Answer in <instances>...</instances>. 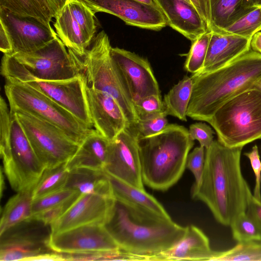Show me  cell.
Instances as JSON below:
<instances>
[{"mask_svg": "<svg viewBox=\"0 0 261 261\" xmlns=\"http://www.w3.org/2000/svg\"><path fill=\"white\" fill-rule=\"evenodd\" d=\"M111 48L108 36L101 31L94 37L84 55H77L79 64L87 86L113 97L122 108L129 125L135 126L139 118L111 57Z\"/></svg>", "mask_w": 261, "mask_h": 261, "instance_id": "8992f818", "label": "cell"}, {"mask_svg": "<svg viewBox=\"0 0 261 261\" xmlns=\"http://www.w3.org/2000/svg\"><path fill=\"white\" fill-rule=\"evenodd\" d=\"M138 118L165 111L161 95L146 96L134 103Z\"/></svg>", "mask_w": 261, "mask_h": 261, "instance_id": "f35d334b", "label": "cell"}, {"mask_svg": "<svg viewBox=\"0 0 261 261\" xmlns=\"http://www.w3.org/2000/svg\"><path fill=\"white\" fill-rule=\"evenodd\" d=\"M213 1V0H211V2L212 1Z\"/></svg>", "mask_w": 261, "mask_h": 261, "instance_id": "9f6ffc18", "label": "cell"}, {"mask_svg": "<svg viewBox=\"0 0 261 261\" xmlns=\"http://www.w3.org/2000/svg\"><path fill=\"white\" fill-rule=\"evenodd\" d=\"M111 55L134 104L146 96L161 95L146 58L117 47H112Z\"/></svg>", "mask_w": 261, "mask_h": 261, "instance_id": "5bb4252c", "label": "cell"}, {"mask_svg": "<svg viewBox=\"0 0 261 261\" xmlns=\"http://www.w3.org/2000/svg\"><path fill=\"white\" fill-rule=\"evenodd\" d=\"M86 96L93 126L109 141L130 126L122 108L113 97L87 85Z\"/></svg>", "mask_w": 261, "mask_h": 261, "instance_id": "d6986e66", "label": "cell"}, {"mask_svg": "<svg viewBox=\"0 0 261 261\" xmlns=\"http://www.w3.org/2000/svg\"><path fill=\"white\" fill-rule=\"evenodd\" d=\"M261 261V240L238 243L231 249L218 251L213 261Z\"/></svg>", "mask_w": 261, "mask_h": 261, "instance_id": "d6a6232c", "label": "cell"}, {"mask_svg": "<svg viewBox=\"0 0 261 261\" xmlns=\"http://www.w3.org/2000/svg\"><path fill=\"white\" fill-rule=\"evenodd\" d=\"M193 89V80L185 76L164 96L165 112L167 115L187 121V112Z\"/></svg>", "mask_w": 261, "mask_h": 261, "instance_id": "f546056e", "label": "cell"}, {"mask_svg": "<svg viewBox=\"0 0 261 261\" xmlns=\"http://www.w3.org/2000/svg\"><path fill=\"white\" fill-rule=\"evenodd\" d=\"M109 141L94 129L80 146L74 155L66 163L68 170L77 168H86L105 171Z\"/></svg>", "mask_w": 261, "mask_h": 261, "instance_id": "603a6c76", "label": "cell"}, {"mask_svg": "<svg viewBox=\"0 0 261 261\" xmlns=\"http://www.w3.org/2000/svg\"><path fill=\"white\" fill-rule=\"evenodd\" d=\"M57 36L31 52L12 55L35 77L43 80H64L82 73L77 56Z\"/></svg>", "mask_w": 261, "mask_h": 261, "instance_id": "8fae6325", "label": "cell"}, {"mask_svg": "<svg viewBox=\"0 0 261 261\" xmlns=\"http://www.w3.org/2000/svg\"><path fill=\"white\" fill-rule=\"evenodd\" d=\"M68 173L66 163L45 168L33 189V199L64 188Z\"/></svg>", "mask_w": 261, "mask_h": 261, "instance_id": "4dcf8cb0", "label": "cell"}, {"mask_svg": "<svg viewBox=\"0 0 261 261\" xmlns=\"http://www.w3.org/2000/svg\"><path fill=\"white\" fill-rule=\"evenodd\" d=\"M259 8H260V9H261V7H259ZM260 31H261V28H260Z\"/></svg>", "mask_w": 261, "mask_h": 261, "instance_id": "11a10c76", "label": "cell"}, {"mask_svg": "<svg viewBox=\"0 0 261 261\" xmlns=\"http://www.w3.org/2000/svg\"><path fill=\"white\" fill-rule=\"evenodd\" d=\"M50 225L31 218L0 234V260L32 261L53 251L49 246Z\"/></svg>", "mask_w": 261, "mask_h": 261, "instance_id": "7c38bea8", "label": "cell"}, {"mask_svg": "<svg viewBox=\"0 0 261 261\" xmlns=\"http://www.w3.org/2000/svg\"><path fill=\"white\" fill-rule=\"evenodd\" d=\"M260 77L261 54L251 49L220 68L193 74L187 116L207 122L223 103L254 86Z\"/></svg>", "mask_w": 261, "mask_h": 261, "instance_id": "3957f363", "label": "cell"}, {"mask_svg": "<svg viewBox=\"0 0 261 261\" xmlns=\"http://www.w3.org/2000/svg\"><path fill=\"white\" fill-rule=\"evenodd\" d=\"M205 21L208 29L210 24L211 0H190Z\"/></svg>", "mask_w": 261, "mask_h": 261, "instance_id": "f6af8a7d", "label": "cell"}, {"mask_svg": "<svg viewBox=\"0 0 261 261\" xmlns=\"http://www.w3.org/2000/svg\"><path fill=\"white\" fill-rule=\"evenodd\" d=\"M230 227L233 238L238 243L261 240V226L246 212L239 215Z\"/></svg>", "mask_w": 261, "mask_h": 261, "instance_id": "e575fe53", "label": "cell"}, {"mask_svg": "<svg viewBox=\"0 0 261 261\" xmlns=\"http://www.w3.org/2000/svg\"><path fill=\"white\" fill-rule=\"evenodd\" d=\"M168 25L191 42L209 30L205 21L191 3L185 0H155Z\"/></svg>", "mask_w": 261, "mask_h": 261, "instance_id": "ffe728a7", "label": "cell"}, {"mask_svg": "<svg viewBox=\"0 0 261 261\" xmlns=\"http://www.w3.org/2000/svg\"><path fill=\"white\" fill-rule=\"evenodd\" d=\"M95 14L102 12L120 18L126 24L142 29L160 31L168 25L159 7L135 0H81Z\"/></svg>", "mask_w": 261, "mask_h": 261, "instance_id": "2e32d148", "label": "cell"}, {"mask_svg": "<svg viewBox=\"0 0 261 261\" xmlns=\"http://www.w3.org/2000/svg\"><path fill=\"white\" fill-rule=\"evenodd\" d=\"M12 113L45 168L66 163L78 149L80 144L57 126L22 112Z\"/></svg>", "mask_w": 261, "mask_h": 261, "instance_id": "30bf717a", "label": "cell"}, {"mask_svg": "<svg viewBox=\"0 0 261 261\" xmlns=\"http://www.w3.org/2000/svg\"><path fill=\"white\" fill-rule=\"evenodd\" d=\"M165 112L142 117L134 126L138 138L146 137L163 130L168 125Z\"/></svg>", "mask_w": 261, "mask_h": 261, "instance_id": "74e56055", "label": "cell"}, {"mask_svg": "<svg viewBox=\"0 0 261 261\" xmlns=\"http://www.w3.org/2000/svg\"><path fill=\"white\" fill-rule=\"evenodd\" d=\"M194 144L189 130L175 124H168L156 134L138 138L143 183L155 190L169 189L181 177Z\"/></svg>", "mask_w": 261, "mask_h": 261, "instance_id": "277c9868", "label": "cell"}, {"mask_svg": "<svg viewBox=\"0 0 261 261\" xmlns=\"http://www.w3.org/2000/svg\"><path fill=\"white\" fill-rule=\"evenodd\" d=\"M108 175L115 199L146 208L164 217H170L162 205L145 190Z\"/></svg>", "mask_w": 261, "mask_h": 261, "instance_id": "484cf974", "label": "cell"}, {"mask_svg": "<svg viewBox=\"0 0 261 261\" xmlns=\"http://www.w3.org/2000/svg\"><path fill=\"white\" fill-rule=\"evenodd\" d=\"M137 2L142 3L148 5L159 7L157 5V4L155 2V0H135Z\"/></svg>", "mask_w": 261, "mask_h": 261, "instance_id": "681fc988", "label": "cell"}, {"mask_svg": "<svg viewBox=\"0 0 261 261\" xmlns=\"http://www.w3.org/2000/svg\"><path fill=\"white\" fill-rule=\"evenodd\" d=\"M0 8L14 14L35 18L46 25L56 13L48 0H0Z\"/></svg>", "mask_w": 261, "mask_h": 261, "instance_id": "f1b7e54d", "label": "cell"}, {"mask_svg": "<svg viewBox=\"0 0 261 261\" xmlns=\"http://www.w3.org/2000/svg\"><path fill=\"white\" fill-rule=\"evenodd\" d=\"M250 48L261 54V31L256 32L252 36L250 41Z\"/></svg>", "mask_w": 261, "mask_h": 261, "instance_id": "7dc6e473", "label": "cell"}, {"mask_svg": "<svg viewBox=\"0 0 261 261\" xmlns=\"http://www.w3.org/2000/svg\"><path fill=\"white\" fill-rule=\"evenodd\" d=\"M56 15L58 13L69 0H48Z\"/></svg>", "mask_w": 261, "mask_h": 261, "instance_id": "c3c4849f", "label": "cell"}, {"mask_svg": "<svg viewBox=\"0 0 261 261\" xmlns=\"http://www.w3.org/2000/svg\"><path fill=\"white\" fill-rule=\"evenodd\" d=\"M81 194L80 193L67 188H63L41 197L33 199L32 216L46 210L63 203L73 197Z\"/></svg>", "mask_w": 261, "mask_h": 261, "instance_id": "8d00e7d4", "label": "cell"}, {"mask_svg": "<svg viewBox=\"0 0 261 261\" xmlns=\"http://www.w3.org/2000/svg\"><path fill=\"white\" fill-rule=\"evenodd\" d=\"M250 5L254 7H261V0H248Z\"/></svg>", "mask_w": 261, "mask_h": 261, "instance_id": "f907efd6", "label": "cell"}, {"mask_svg": "<svg viewBox=\"0 0 261 261\" xmlns=\"http://www.w3.org/2000/svg\"><path fill=\"white\" fill-rule=\"evenodd\" d=\"M247 214L261 226V201L252 195L248 201Z\"/></svg>", "mask_w": 261, "mask_h": 261, "instance_id": "ee69618b", "label": "cell"}, {"mask_svg": "<svg viewBox=\"0 0 261 261\" xmlns=\"http://www.w3.org/2000/svg\"><path fill=\"white\" fill-rule=\"evenodd\" d=\"M68 3L74 19L80 26L87 41L91 44L96 31L95 14L81 0H69Z\"/></svg>", "mask_w": 261, "mask_h": 261, "instance_id": "d590c367", "label": "cell"}, {"mask_svg": "<svg viewBox=\"0 0 261 261\" xmlns=\"http://www.w3.org/2000/svg\"><path fill=\"white\" fill-rule=\"evenodd\" d=\"M254 8L248 0H213L211 2L210 30L220 31Z\"/></svg>", "mask_w": 261, "mask_h": 261, "instance_id": "83f0119b", "label": "cell"}, {"mask_svg": "<svg viewBox=\"0 0 261 261\" xmlns=\"http://www.w3.org/2000/svg\"><path fill=\"white\" fill-rule=\"evenodd\" d=\"M0 22L6 29L12 45V55L34 51L50 42L57 35L37 19L18 15L0 8Z\"/></svg>", "mask_w": 261, "mask_h": 261, "instance_id": "e0dca14e", "label": "cell"}, {"mask_svg": "<svg viewBox=\"0 0 261 261\" xmlns=\"http://www.w3.org/2000/svg\"><path fill=\"white\" fill-rule=\"evenodd\" d=\"M64 188L75 191L81 194H95L114 196L108 175L101 170L86 168L70 170Z\"/></svg>", "mask_w": 261, "mask_h": 261, "instance_id": "cb8c5ba5", "label": "cell"}, {"mask_svg": "<svg viewBox=\"0 0 261 261\" xmlns=\"http://www.w3.org/2000/svg\"><path fill=\"white\" fill-rule=\"evenodd\" d=\"M244 155L249 160L255 175V182L253 196L261 201V161L257 146L255 145L249 152L245 153Z\"/></svg>", "mask_w": 261, "mask_h": 261, "instance_id": "7bdbcfd3", "label": "cell"}, {"mask_svg": "<svg viewBox=\"0 0 261 261\" xmlns=\"http://www.w3.org/2000/svg\"><path fill=\"white\" fill-rule=\"evenodd\" d=\"M105 171L124 182L145 190L142 177L138 135L134 126L123 129L109 141Z\"/></svg>", "mask_w": 261, "mask_h": 261, "instance_id": "4fadbf2b", "label": "cell"}, {"mask_svg": "<svg viewBox=\"0 0 261 261\" xmlns=\"http://www.w3.org/2000/svg\"><path fill=\"white\" fill-rule=\"evenodd\" d=\"M212 31L203 66L196 74L220 68L251 49V39L220 31Z\"/></svg>", "mask_w": 261, "mask_h": 261, "instance_id": "44dd1931", "label": "cell"}, {"mask_svg": "<svg viewBox=\"0 0 261 261\" xmlns=\"http://www.w3.org/2000/svg\"><path fill=\"white\" fill-rule=\"evenodd\" d=\"M228 147L261 139V89L254 86L229 98L207 122Z\"/></svg>", "mask_w": 261, "mask_h": 261, "instance_id": "5b68a950", "label": "cell"}, {"mask_svg": "<svg viewBox=\"0 0 261 261\" xmlns=\"http://www.w3.org/2000/svg\"><path fill=\"white\" fill-rule=\"evenodd\" d=\"M33 188L17 192L4 207L0 222V234L32 216Z\"/></svg>", "mask_w": 261, "mask_h": 261, "instance_id": "4316f807", "label": "cell"}, {"mask_svg": "<svg viewBox=\"0 0 261 261\" xmlns=\"http://www.w3.org/2000/svg\"><path fill=\"white\" fill-rule=\"evenodd\" d=\"M254 86L261 89V77L255 83Z\"/></svg>", "mask_w": 261, "mask_h": 261, "instance_id": "f5cc1de1", "label": "cell"}, {"mask_svg": "<svg viewBox=\"0 0 261 261\" xmlns=\"http://www.w3.org/2000/svg\"><path fill=\"white\" fill-rule=\"evenodd\" d=\"M260 28L261 9L255 7L218 31L251 39Z\"/></svg>", "mask_w": 261, "mask_h": 261, "instance_id": "1f68e13d", "label": "cell"}, {"mask_svg": "<svg viewBox=\"0 0 261 261\" xmlns=\"http://www.w3.org/2000/svg\"><path fill=\"white\" fill-rule=\"evenodd\" d=\"M186 227L182 238L171 248L156 255V260H214L218 251L211 249L207 236L194 225Z\"/></svg>", "mask_w": 261, "mask_h": 261, "instance_id": "7402d4cb", "label": "cell"}, {"mask_svg": "<svg viewBox=\"0 0 261 261\" xmlns=\"http://www.w3.org/2000/svg\"><path fill=\"white\" fill-rule=\"evenodd\" d=\"M205 148L200 146L195 147L188 154L186 168L190 170L195 177L194 184H198L201 178L205 163Z\"/></svg>", "mask_w": 261, "mask_h": 261, "instance_id": "ab89813d", "label": "cell"}, {"mask_svg": "<svg viewBox=\"0 0 261 261\" xmlns=\"http://www.w3.org/2000/svg\"><path fill=\"white\" fill-rule=\"evenodd\" d=\"M212 34V30H209L192 42L184 64V68L188 72L193 74L201 70Z\"/></svg>", "mask_w": 261, "mask_h": 261, "instance_id": "836d02e7", "label": "cell"}, {"mask_svg": "<svg viewBox=\"0 0 261 261\" xmlns=\"http://www.w3.org/2000/svg\"><path fill=\"white\" fill-rule=\"evenodd\" d=\"M81 195H78L63 203L33 216L31 218L40 220L46 224L51 225L67 211Z\"/></svg>", "mask_w": 261, "mask_h": 261, "instance_id": "b9f144b4", "label": "cell"}, {"mask_svg": "<svg viewBox=\"0 0 261 261\" xmlns=\"http://www.w3.org/2000/svg\"><path fill=\"white\" fill-rule=\"evenodd\" d=\"M189 132L192 139L198 141L200 145L205 149L209 148L214 141V132L205 123L198 122L191 124L189 126Z\"/></svg>", "mask_w": 261, "mask_h": 261, "instance_id": "60d3db41", "label": "cell"}, {"mask_svg": "<svg viewBox=\"0 0 261 261\" xmlns=\"http://www.w3.org/2000/svg\"><path fill=\"white\" fill-rule=\"evenodd\" d=\"M0 24V49L4 54L11 55L13 48L9 35L3 24Z\"/></svg>", "mask_w": 261, "mask_h": 261, "instance_id": "bcb514c9", "label": "cell"}, {"mask_svg": "<svg viewBox=\"0 0 261 261\" xmlns=\"http://www.w3.org/2000/svg\"><path fill=\"white\" fill-rule=\"evenodd\" d=\"M4 176L3 174V168H1V196H2L3 195V191L4 189Z\"/></svg>", "mask_w": 261, "mask_h": 261, "instance_id": "816d5d0a", "label": "cell"}, {"mask_svg": "<svg viewBox=\"0 0 261 261\" xmlns=\"http://www.w3.org/2000/svg\"><path fill=\"white\" fill-rule=\"evenodd\" d=\"M1 74L5 79L25 83L50 98L92 128L86 96L87 83L84 74L67 80H43L33 76L26 68L11 55H4Z\"/></svg>", "mask_w": 261, "mask_h": 261, "instance_id": "52a82bcc", "label": "cell"}, {"mask_svg": "<svg viewBox=\"0 0 261 261\" xmlns=\"http://www.w3.org/2000/svg\"><path fill=\"white\" fill-rule=\"evenodd\" d=\"M242 147H228L218 140L205 149L202 175L191 190L193 199L202 201L216 220L230 226L241 214L246 212L252 195L241 167Z\"/></svg>", "mask_w": 261, "mask_h": 261, "instance_id": "6da1fadb", "label": "cell"}, {"mask_svg": "<svg viewBox=\"0 0 261 261\" xmlns=\"http://www.w3.org/2000/svg\"><path fill=\"white\" fill-rule=\"evenodd\" d=\"M115 199L113 196L81 194L67 211L50 225L51 233L84 225H103L111 212Z\"/></svg>", "mask_w": 261, "mask_h": 261, "instance_id": "ac0fdd59", "label": "cell"}, {"mask_svg": "<svg viewBox=\"0 0 261 261\" xmlns=\"http://www.w3.org/2000/svg\"><path fill=\"white\" fill-rule=\"evenodd\" d=\"M49 246L59 253L113 251L118 245L102 224H92L51 233Z\"/></svg>", "mask_w": 261, "mask_h": 261, "instance_id": "9a60e30c", "label": "cell"}, {"mask_svg": "<svg viewBox=\"0 0 261 261\" xmlns=\"http://www.w3.org/2000/svg\"><path fill=\"white\" fill-rule=\"evenodd\" d=\"M103 225L120 249L147 260L174 246L186 229L170 217L117 199Z\"/></svg>", "mask_w": 261, "mask_h": 261, "instance_id": "7a4b0ae2", "label": "cell"}, {"mask_svg": "<svg viewBox=\"0 0 261 261\" xmlns=\"http://www.w3.org/2000/svg\"><path fill=\"white\" fill-rule=\"evenodd\" d=\"M55 18L54 26L57 36L67 48L78 56H83L91 44L72 14L68 2Z\"/></svg>", "mask_w": 261, "mask_h": 261, "instance_id": "d4e9b609", "label": "cell"}, {"mask_svg": "<svg viewBox=\"0 0 261 261\" xmlns=\"http://www.w3.org/2000/svg\"><path fill=\"white\" fill-rule=\"evenodd\" d=\"M5 92L10 112H22L52 123L79 144L93 130L64 107L25 83L6 79Z\"/></svg>", "mask_w": 261, "mask_h": 261, "instance_id": "ba28073f", "label": "cell"}, {"mask_svg": "<svg viewBox=\"0 0 261 261\" xmlns=\"http://www.w3.org/2000/svg\"><path fill=\"white\" fill-rule=\"evenodd\" d=\"M8 141L0 146L3 169L15 191L34 188L45 167L35 153L16 115L11 112Z\"/></svg>", "mask_w": 261, "mask_h": 261, "instance_id": "9c48e42d", "label": "cell"}, {"mask_svg": "<svg viewBox=\"0 0 261 261\" xmlns=\"http://www.w3.org/2000/svg\"><path fill=\"white\" fill-rule=\"evenodd\" d=\"M185 1H186L187 2H189V3H191V1H190V0H185ZM191 4H192V3H191Z\"/></svg>", "mask_w": 261, "mask_h": 261, "instance_id": "db71d44e", "label": "cell"}]
</instances>
